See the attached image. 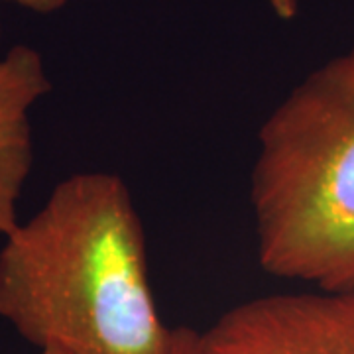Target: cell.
Listing matches in <instances>:
<instances>
[{"instance_id":"1","label":"cell","mask_w":354,"mask_h":354,"mask_svg":"<svg viewBox=\"0 0 354 354\" xmlns=\"http://www.w3.org/2000/svg\"><path fill=\"white\" fill-rule=\"evenodd\" d=\"M0 317L39 351L171 354L177 329L158 313L144 225L122 177H65L4 236Z\"/></svg>"},{"instance_id":"2","label":"cell","mask_w":354,"mask_h":354,"mask_svg":"<svg viewBox=\"0 0 354 354\" xmlns=\"http://www.w3.org/2000/svg\"><path fill=\"white\" fill-rule=\"evenodd\" d=\"M250 205L268 274L354 291V48L311 71L266 118Z\"/></svg>"},{"instance_id":"3","label":"cell","mask_w":354,"mask_h":354,"mask_svg":"<svg viewBox=\"0 0 354 354\" xmlns=\"http://www.w3.org/2000/svg\"><path fill=\"white\" fill-rule=\"evenodd\" d=\"M195 354H354V291L244 301L197 333Z\"/></svg>"},{"instance_id":"4","label":"cell","mask_w":354,"mask_h":354,"mask_svg":"<svg viewBox=\"0 0 354 354\" xmlns=\"http://www.w3.org/2000/svg\"><path fill=\"white\" fill-rule=\"evenodd\" d=\"M51 91L39 51L14 46L0 55V234L20 223L18 199L34 160L32 111Z\"/></svg>"},{"instance_id":"5","label":"cell","mask_w":354,"mask_h":354,"mask_svg":"<svg viewBox=\"0 0 354 354\" xmlns=\"http://www.w3.org/2000/svg\"><path fill=\"white\" fill-rule=\"evenodd\" d=\"M195 337L197 333L193 329H187V327L177 329L176 344H174L171 354H195Z\"/></svg>"},{"instance_id":"6","label":"cell","mask_w":354,"mask_h":354,"mask_svg":"<svg viewBox=\"0 0 354 354\" xmlns=\"http://www.w3.org/2000/svg\"><path fill=\"white\" fill-rule=\"evenodd\" d=\"M268 2H270L274 14L283 22L293 20L297 16V10H299V0H268Z\"/></svg>"},{"instance_id":"7","label":"cell","mask_w":354,"mask_h":354,"mask_svg":"<svg viewBox=\"0 0 354 354\" xmlns=\"http://www.w3.org/2000/svg\"><path fill=\"white\" fill-rule=\"evenodd\" d=\"M8 2L20 4V6L30 8V10H36V12H53V10H59L69 0H8Z\"/></svg>"},{"instance_id":"8","label":"cell","mask_w":354,"mask_h":354,"mask_svg":"<svg viewBox=\"0 0 354 354\" xmlns=\"http://www.w3.org/2000/svg\"><path fill=\"white\" fill-rule=\"evenodd\" d=\"M39 354H65V353L57 351V348H46V351H39Z\"/></svg>"}]
</instances>
